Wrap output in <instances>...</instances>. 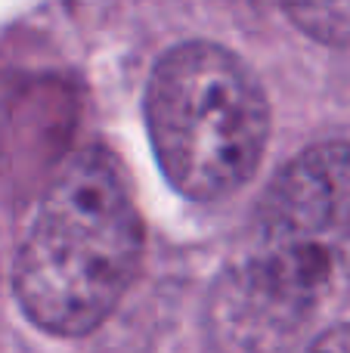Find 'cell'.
Listing matches in <instances>:
<instances>
[{
	"instance_id": "cell-1",
	"label": "cell",
	"mask_w": 350,
	"mask_h": 353,
	"mask_svg": "<svg viewBox=\"0 0 350 353\" xmlns=\"http://www.w3.org/2000/svg\"><path fill=\"white\" fill-rule=\"evenodd\" d=\"M143 254V220L118 161L103 149L74 155L50 183L12 267L22 313L59 338L109 319Z\"/></svg>"
},
{
	"instance_id": "cell-2",
	"label": "cell",
	"mask_w": 350,
	"mask_h": 353,
	"mask_svg": "<svg viewBox=\"0 0 350 353\" xmlns=\"http://www.w3.org/2000/svg\"><path fill=\"white\" fill-rule=\"evenodd\" d=\"M146 130L167 183L192 201L239 192L270 137L258 74L211 41L171 47L146 84Z\"/></svg>"
},
{
	"instance_id": "cell-3",
	"label": "cell",
	"mask_w": 350,
	"mask_h": 353,
	"mask_svg": "<svg viewBox=\"0 0 350 353\" xmlns=\"http://www.w3.org/2000/svg\"><path fill=\"white\" fill-rule=\"evenodd\" d=\"M245 254L316 307L350 285V143L310 146L276 174Z\"/></svg>"
},
{
	"instance_id": "cell-4",
	"label": "cell",
	"mask_w": 350,
	"mask_h": 353,
	"mask_svg": "<svg viewBox=\"0 0 350 353\" xmlns=\"http://www.w3.org/2000/svg\"><path fill=\"white\" fill-rule=\"evenodd\" d=\"M316 310L298 288L242 254L217 276L208 335L217 353H291Z\"/></svg>"
},
{
	"instance_id": "cell-5",
	"label": "cell",
	"mask_w": 350,
	"mask_h": 353,
	"mask_svg": "<svg viewBox=\"0 0 350 353\" xmlns=\"http://www.w3.org/2000/svg\"><path fill=\"white\" fill-rule=\"evenodd\" d=\"M285 16L320 43H350V3H291Z\"/></svg>"
},
{
	"instance_id": "cell-6",
	"label": "cell",
	"mask_w": 350,
	"mask_h": 353,
	"mask_svg": "<svg viewBox=\"0 0 350 353\" xmlns=\"http://www.w3.org/2000/svg\"><path fill=\"white\" fill-rule=\"evenodd\" d=\"M304 353H350V323L322 332Z\"/></svg>"
}]
</instances>
